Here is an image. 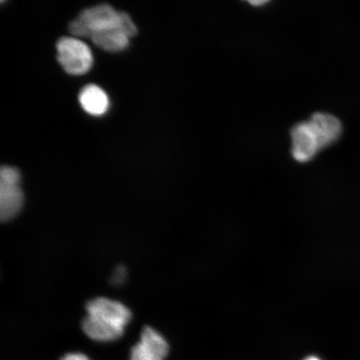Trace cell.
I'll use <instances>...</instances> for the list:
<instances>
[{
	"label": "cell",
	"mask_w": 360,
	"mask_h": 360,
	"mask_svg": "<svg viewBox=\"0 0 360 360\" xmlns=\"http://www.w3.org/2000/svg\"><path fill=\"white\" fill-rule=\"evenodd\" d=\"M341 132L339 119L325 112H316L309 120L292 127V155L300 163L310 161L323 148L338 141Z\"/></svg>",
	"instance_id": "6da1fadb"
},
{
	"label": "cell",
	"mask_w": 360,
	"mask_h": 360,
	"mask_svg": "<svg viewBox=\"0 0 360 360\" xmlns=\"http://www.w3.org/2000/svg\"><path fill=\"white\" fill-rule=\"evenodd\" d=\"M86 310L82 328L85 335L96 341L119 339L132 319L131 311L125 305L102 297L90 300Z\"/></svg>",
	"instance_id": "7a4b0ae2"
},
{
	"label": "cell",
	"mask_w": 360,
	"mask_h": 360,
	"mask_svg": "<svg viewBox=\"0 0 360 360\" xmlns=\"http://www.w3.org/2000/svg\"><path fill=\"white\" fill-rule=\"evenodd\" d=\"M128 13L115 10L108 4H98L81 12L70 24V33L76 37H89L123 24Z\"/></svg>",
	"instance_id": "3957f363"
},
{
	"label": "cell",
	"mask_w": 360,
	"mask_h": 360,
	"mask_svg": "<svg viewBox=\"0 0 360 360\" xmlns=\"http://www.w3.org/2000/svg\"><path fill=\"white\" fill-rule=\"evenodd\" d=\"M58 61L68 74L81 75L91 69L94 58L91 49L82 40L63 37L56 44Z\"/></svg>",
	"instance_id": "277c9868"
},
{
	"label": "cell",
	"mask_w": 360,
	"mask_h": 360,
	"mask_svg": "<svg viewBox=\"0 0 360 360\" xmlns=\"http://www.w3.org/2000/svg\"><path fill=\"white\" fill-rule=\"evenodd\" d=\"M20 172L11 166H3L0 171V219L8 221L19 214L24 204L20 188Z\"/></svg>",
	"instance_id": "5b68a950"
},
{
	"label": "cell",
	"mask_w": 360,
	"mask_h": 360,
	"mask_svg": "<svg viewBox=\"0 0 360 360\" xmlns=\"http://www.w3.org/2000/svg\"><path fill=\"white\" fill-rule=\"evenodd\" d=\"M136 34V25L129 15L122 25L94 34L91 39L103 51L119 52L128 47L130 38Z\"/></svg>",
	"instance_id": "8992f818"
},
{
	"label": "cell",
	"mask_w": 360,
	"mask_h": 360,
	"mask_svg": "<svg viewBox=\"0 0 360 360\" xmlns=\"http://www.w3.org/2000/svg\"><path fill=\"white\" fill-rule=\"evenodd\" d=\"M79 103L88 114L94 116L105 115L110 107L107 94L96 84H88L81 90Z\"/></svg>",
	"instance_id": "52a82bcc"
},
{
	"label": "cell",
	"mask_w": 360,
	"mask_h": 360,
	"mask_svg": "<svg viewBox=\"0 0 360 360\" xmlns=\"http://www.w3.org/2000/svg\"><path fill=\"white\" fill-rule=\"evenodd\" d=\"M141 343L146 347L154 351L161 357L165 358L169 353V345L167 341L155 328L146 326L143 328Z\"/></svg>",
	"instance_id": "ba28073f"
},
{
	"label": "cell",
	"mask_w": 360,
	"mask_h": 360,
	"mask_svg": "<svg viewBox=\"0 0 360 360\" xmlns=\"http://www.w3.org/2000/svg\"><path fill=\"white\" fill-rule=\"evenodd\" d=\"M130 360H165V358L148 349L139 342L132 348Z\"/></svg>",
	"instance_id": "9c48e42d"
},
{
	"label": "cell",
	"mask_w": 360,
	"mask_h": 360,
	"mask_svg": "<svg viewBox=\"0 0 360 360\" xmlns=\"http://www.w3.org/2000/svg\"><path fill=\"white\" fill-rule=\"evenodd\" d=\"M127 269H125L124 266H119L115 269L114 274L111 278V281L114 285H119L122 283L126 278V276H127Z\"/></svg>",
	"instance_id": "30bf717a"
},
{
	"label": "cell",
	"mask_w": 360,
	"mask_h": 360,
	"mask_svg": "<svg viewBox=\"0 0 360 360\" xmlns=\"http://www.w3.org/2000/svg\"><path fill=\"white\" fill-rule=\"evenodd\" d=\"M60 360H90L86 355L82 353H70L65 355Z\"/></svg>",
	"instance_id": "8fae6325"
},
{
	"label": "cell",
	"mask_w": 360,
	"mask_h": 360,
	"mask_svg": "<svg viewBox=\"0 0 360 360\" xmlns=\"http://www.w3.org/2000/svg\"><path fill=\"white\" fill-rule=\"evenodd\" d=\"M268 1H250V4L252 6H264V4H267Z\"/></svg>",
	"instance_id": "7c38bea8"
},
{
	"label": "cell",
	"mask_w": 360,
	"mask_h": 360,
	"mask_svg": "<svg viewBox=\"0 0 360 360\" xmlns=\"http://www.w3.org/2000/svg\"><path fill=\"white\" fill-rule=\"evenodd\" d=\"M304 360H321V359H319L317 357L310 356V357H308L307 359H305Z\"/></svg>",
	"instance_id": "4fadbf2b"
}]
</instances>
